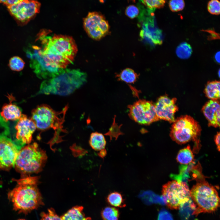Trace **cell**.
<instances>
[{
  "label": "cell",
  "instance_id": "1",
  "mask_svg": "<svg viewBox=\"0 0 220 220\" xmlns=\"http://www.w3.org/2000/svg\"><path fill=\"white\" fill-rule=\"evenodd\" d=\"M42 30L39 33L40 46H34L33 54L54 72L59 73L72 63L77 52L74 39L61 35H52Z\"/></svg>",
  "mask_w": 220,
  "mask_h": 220
},
{
  "label": "cell",
  "instance_id": "2",
  "mask_svg": "<svg viewBox=\"0 0 220 220\" xmlns=\"http://www.w3.org/2000/svg\"><path fill=\"white\" fill-rule=\"evenodd\" d=\"M38 179L37 177L28 176L16 180V186L8 194L15 211L27 215L43 205L37 186Z\"/></svg>",
  "mask_w": 220,
  "mask_h": 220
},
{
  "label": "cell",
  "instance_id": "3",
  "mask_svg": "<svg viewBox=\"0 0 220 220\" xmlns=\"http://www.w3.org/2000/svg\"><path fill=\"white\" fill-rule=\"evenodd\" d=\"M86 74L79 69L65 68L58 75L41 84L39 93L45 94L68 95L86 81Z\"/></svg>",
  "mask_w": 220,
  "mask_h": 220
},
{
  "label": "cell",
  "instance_id": "4",
  "mask_svg": "<svg viewBox=\"0 0 220 220\" xmlns=\"http://www.w3.org/2000/svg\"><path fill=\"white\" fill-rule=\"evenodd\" d=\"M203 176L202 174L201 178L197 179L196 183L190 190V196L193 203L191 206L194 209L193 215L196 216L201 213L213 212L220 205L218 192Z\"/></svg>",
  "mask_w": 220,
  "mask_h": 220
},
{
  "label": "cell",
  "instance_id": "5",
  "mask_svg": "<svg viewBox=\"0 0 220 220\" xmlns=\"http://www.w3.org/2000/svg\"><path fill=\"white\" fill-rule=\"evenodd\" d=\"M47 159L46 152L34 142L20 149L14 166L22 177L28 176L41 171Z\"/></svg>",
  "mask_w": 220,
  "mask_h": 220
},
{
  "label": "cell",
  "instance_id": "6",
  "mask_svg": "<svg viewBox=\"0 0 220 220\" xmlns=\"http://www.w3.org/2000/svg\"><path fill=\"white\" fill-rule=\"evenodd\" d=\"M201 127L198 123L192 117L187 115L182 116L176 119L171 126L170 136L171 139L179 144L190 141L199 143L198 137Z\"/></svg>",
  "mask_w": 220,
  "mask_h": 220
},
{
  "label": "cell",
  "instance_id": "7",
  "mask_svg": "<svg viewBox=\"0 0 220 220\" xmlns=\"http://www.w3.org/2000/svg\"><path fill=\"white\" fill-rule=\"evenodd\" d=\"M162 195L167 207L172 210L180 209L191 201L190 190L185 182L173 180L162 186Z\"/></svg>",
  "mask_w": 220,
  "mask_h": 220
},
{
  "label": "cell",
  "instance_id": "8",
  "mask_svg": "<svg viewBox=\"0 0 220 220\" xmlns=\"http://www.w3.org/2000/svg\"><path fill=\"white\" fill-rule=\"evenodd\" d=\"M62 112H57L49 105H42L32 110L30 118L38 130L58 129L63 122L64 117L61 116Z\"/></svg>",
  "mask_w": 220,
  "mask_h": 220
},
{
  "label": "cell",
  "instance_id": "9",
  "mask_svg": "<svg viewBox=\"0 0 220 220\" xmlns=\"http://www.w3.org/2000/svg\"><path fill=\"white\" fill-rule=\"evenodd\" d=\"M128 108L130 117L140 124L149 125L159 120L152 101L140 99L129 105Z\"/></svg>",
  "mask_w": 220,
  "mask_h": 220
},
{
  "label": "cell",
  "instance_id": "10",
  "mask_svg": "<svg viewBox=\"0 0 220 220\" xmlns=\"http://www.w3.org/2000/svg\"><path fill=\"white\" fill-rule=\"evenodd\" d=\"M84 28L91 38L100 40L109 33L110 26L104 16L101 13L89 12L83 20Z\"/></svg>",
  "mask_w": 220,
  "mask_h": 220
},
{
  "label": "cell",
  "instance_id": "11",
  "mask_svg": "<svg viewBox=\"0 0 220 220\" xmlns=\"http://www.w3.org/2000/svg\"><path fill=\"white\" fill-rule=\"evenodd\" d=\"M41 4L36 0H22L7 6L10 14L20 24H27L39 12Z\"/></svg>",
  "mask_w": 220,
  "mask_h": 220
},
{
  "label": "cell",
  "instance_id": "12",
  "mask_svg": "<svg viewBox=\"0 0 220 220\" xmlns=\"http://www.w3.org/2000/svg\"><path fill=\"white\" fill-rule=\"evenodd\" d=\"M20 148L10 139L0 136V169L9 170L14 166Z\"/></svg>",
  "mask_w": 220,
  "mask_h": 220
},
{
  "label": "cell",
  "instance_id": "13",
  "mask_svg": "<svg viewBox=\"0 0 220 220\" xmlns=\"http://www.w3.org/2000/svg\"><path fill=\"white\" fill-rule=\"evenodd\" d=\"M175 98H171L167 95L160 97L155 104L156 115L159 119L173 123L175 120V114L178 110Z\"/></svg>",
  "mask_w": 220,
  "mask_h": 220
},
{
  "label": "cell",
  "instance_id": "14",
  "mask_svg": "<svg viewBox=\"0 0 220 220\" xmlns=\"http://www.w3.org/2000/svg\"><path fill=\"white\" fill-rule=\"evenodd\" d=\"M15 128L16 130V139L22 145L28 144L31 141L33 134L35 130L36 127L31 118L22 114Z\"/></svg>",
  "mask_w": 220,
  "mask_h": 220
},
{
  "label": "cell",
  "instance_id": "15",
  "mask_svg": "<svg viewBox=\"0 0 220 220\" xmlns=\"http://www.w3.org/2000/svg\"><path fill=\"white\" fill-rule=\"evenodd\" d=\"M208 125L219 127L220 123V106L219 100H210L206 102L202 109Z\"/></svg>",
  "mask_w": 220,
  "mask_h": 220
},
{
  "label": "cell",
  "instance_id": "16",
  "mask_svg": "<svg viewBox=\"0 0 220 220\" xmlns=\"http://www.w3.org/2000/svg\"><path fill=\"white\" fill-rule=\"evenodd\" d=\"M1 116L5 121L16 120L19 119L22 115L19 108L12 104L4 105L0 113Z\"/></svg>",
  "mask_w": 220,
  "mask_h": 220
},
{
  "label": "cell",
  "instance_id": "17",
  "mask_svg": "<svg viewBox=\"0 0 220 220\" xmlns=\"http://www.w3.org/2000/svg\"><path fill=\"white\" fill-rule=\"evenodd\" d=\"M82 206H76L68 211L61 217L62 220H91V218L87 217L83 212Z\"/></svg>",
  "mask_w": 220,
  "mask_h": 220
},
{
  "label": "cell",
  "instance_id": "18",
  "mask_svg": "<svg viewBox=\"0 0 220 220\" xmlns=\"http://www.w3.org/2000/svg\"><path fill=\"white\" fill-rule=\"evenodd\" d=\"M206 96L210 100H219L220 97V82L218 81H209L204 90Z\"/></svg>",
  "mask_w": 220,
  "mask_h": 220
},
{
  "label": "cell",
  "instance_id": "19",
  "mask_svg": "<svg viewBox=\"0 0 220 220\" xmlns=\"http://www.w3.org/2000/svg\"><path fill=\"white\" fill-rule=\"evenodd\" d=\"M89 144L91 148L96 151L105 149L106 142L104 135L97 132L92 133L90 136Z\"/></svg>",
  "mask_w": 220,
  "mask_h": 220
},
{
  "label": "cell",
  "instance_id": "20",
  "mask_svg": "<svg viewBox=\"0 0 220 220\" xmlns=\"http://www.w3.org/2000/svg\"><path fill=\"white\" fill-rule=\"evenodd\" d=\"M138 74L133 69L127 68L123 70L120 73L116 75L118 80L128 83H134L139 78Z\"/></svg>",
  "mask_w": 220,
  "mask_h": 220
},
{
  "label": "cell",
  "instance_id": "21",
  "mask_svg": "<svg viewBox=\"0 0 220 220\" xmlns=\"http://www.w3.org/2000/svg\"><path fill=\"white\" fill-rule=\"evenodd\" d=\"M194 155L189 145L180 150L177 156L176 160L179 163L188 164L193 162Z\"/></svg>",
  "mask_w": 220,
  "mask_h": 220
},
{
  "label": "cell",
  "instance_id": "22",
  "mask_svg": "<svg viewBox=\"0 0 220 220\" xmlns=\"http://www.w3.org/2000/svg\"><path fill=\"white\" fill-rule=\"evenodd\" d=\"M106 200L109 204L115 207H123L126 206L122 195L117 192L110 193L107 196Z\"/></svg>",
  "mask_w": 220,
  "mask_h": 220
},
{
  "label": "cell",
  "instance_id": "23",
  "mask_svg": "<svg viewBox=\"0 0 220 220\" xmlns=\"http://www.w3.org/2000/svg\"><path fill=\"white\" fill-rule=\"evenodd\" d=\"M101 215L103 220H118L119 213L117 208L107 207L101 211Z\"/></svg>",
  "mask_w": 220,
  "mask_h": 220
},
{
  "label": "cell",
  "instance_id": "24",
  "mask_svg": "<svg viewBox=\"0 0 220 220\" xmlns=\"http://www.w3.org/2000/svg\"><path fill=\"white\" fill-rule=\"evenodd\" d=\"M177 56L182 59H187L191 55L192 50L190 45L186 42L181 43L177 48L176 51Z\"/></svg>",
  "mask_w": 220,
  "mask_h": 220
},
{
  "label": "cell",
  "instance_id": "25",
  "mask_svg": "<svg viewBox=\"0 0 220 220\" xmlns=\"http://www.w3.org/2000/svg\"><path fill=\"white\" fill-rule=\"evenodd\" d=\"M25 64V62L21 58L15 56L10 59L9 66L12 71L19 72L23 69Z\"/></svg>",
  "mask_w": 220,
  "mask_h": 220
},
{
  "label": "cell",
  "instance_id": "26",
  "mask_svg": "<svg viewBox=\"0 0 220 220\" xmlns=\"http://www.w3.org/2000/svg\"><path fill=\"white\" fill-rule=\"evenodd\" d=\"M166 0H142L144 5L149 9H160L163 7Z\"/></svg>",
  "mask_w": 220,
  "mask_h": 220
},
{
  "label": "cell",
  "instance_id": "27",
  "mask_svg": "<svg viewBox=\"0 0 220 220\" xmlns=\"http://www.w3.org/2000/svg\"><path fill=\"white\" fill-rule=\"evenodd\" d=\"M207 9L213 15H218L220 13V2L218 0H211L207 4Z\"/></svg>",
  "mask_w": 220,
  "mask_h": 220
},
{
  "label": "cell",
  "instance_id": "28",
  "mask_svg": "<svg viewBox=\"0 0 220 220\" xmlns=\"http://www.w3.org/2000/svg\"><path fill=\"white\" fill-rule=\"evenodd\" d=\"M40 216V220H62L52 208L49 209L46 213H41Z\"/></svg>",
  "mask_w": 220,
  "mask_h": 220
},
{
  "label": "cell",
  "instance_id": "29",
  "mask_svg": "<svg viewBox=\"0 0 220 220\" xmlns=\"http://www.w3.org/2000/svg\"><path fill=\"white\" fill-rule=\"evenodd\" d=\"M184 0H170L169 6L170 10L173 12L182 10L185 7Z\"/></svg>",
  "mask_w": 220,
  "mask_h": 220
},
{
  "label": "cell",
  "instance_id": "30",
  "mask_svg": "<svg viewBox=\"0 0 220 220\" xmlns=\"http://www.w3.org/2000/svg\"><path fill=\"white\" fill-rule=\"evenodd\" d=\"M139 13V9L136 6L131 5L127 6L126 9L125 13L129 17L133 19L137 17Z\"/></svg>",
  "mask_w": 220,
  "mask_h": 220
},
{
  "label": "cell",
  "instance_id": "31",
  "mask_svg": "<svg viewBox=\"0 0 220 220\" xmlns=\"http://www.w3.org/2000/svg\"><path fill=\"white\" fill-rule=\"evenodd\" d=\"M22 0H0V3H2L7 6L16 4Z\"/></svg>",
  "mask_w": 220,
  "mask_h": 220
},
{
  "label": "cell",
  "instance_id": "32",
  "mask_svg": "<svg viewBox=\"0 0 220 220\" xmlns=\"http://www.w3.org/2000/svg\"><path fill=\"white\" fill-rule=\"evenodd\" d=\"M220 132H218L214 137V141L218 150L220 151Z\"/></svg>",
  "mask_w": 220,
  "mask_h": 220
},
{
  "label": "cell",
  "instance_id": "33",
  "mask_svg": "<svg viewBox=\"0 0 220 220\" xmlns=\"http://www.w3.org/2000/svg\"><path fill=\"white\" fill-rule=\"evenodd\" d=\"M215 58V61L219 64L220 63V51H218L216 53Z\"/></svg>",
  "mask_w": 220,
  "mask_h": 220
},
{
  "label": "cell",
  "instance_id": "34",
  "mask_svg": "<svg viewBox=\"0 0 220 220\" xmlns=\"http://www.w3.org/2000/svg\"><path fill=\"white\" fill-rule=\"evenodd\" d=\"M107 152L106 149H105L100 151L99 155L101 157L103 158L106 155Z\"/></svg>",
  "mask_w": 220,
  "mask_h": 220
},
{
  "label": "cell",
  "instance_id": "35",
  "mask_svg": "<svg viewBox=\"0 0 220 220\" xmlns=\"http://www.w3.org/2000/svg\"><path fill=\"white\" fill-rule=\"evenodd\" d=\"M17 220H27L25 219H19Z\"/></svg>",
  "mask_w": 220,
  "mask_h": 220
},
{
  "label": "cell",
  "instance_id": "36",
  "mask_svg": "<svg viewBox=\"0 0 220 220\" xmlns=\"http://www.w3.org/2000/svg\"><path fill=\"white\" fill-rule=\"evenodd\" d=\"M104 0H100V2H103Z\"/></svg>",
  "mask_w": 220,
  "mask_h": 220
},
{
  "label": "cell",
  "instance_id": "37",
  "mask_svg": "<svg viewBox=\"0 0 220 220\" xmlns=\"http://www.w3.org/2000/svg\"><path fill=\"white\" fill-rule=\"evenodd\" d=\"M218 74H219V76H220V75H219L220 74V70H219L218 71Z\"/></svg>",
  "mask_w": 220,
  "mask_h": 220
}]
</instances>
